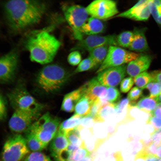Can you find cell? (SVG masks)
I'll return each instance as SVG.
<instances>
[{
    "mask_svg": "<svg viewBox=\"0 0 161 161\" xmlns=\"http://www.w3.org/2000/svg\"><path fill=\"white\" fill-rule=\"evenodd\" d=\"M10 27L20 31L39 22L47 10L45 3L38 0H13L4 6Z\"/></svg>",
    "mask_w": 161,
    "mask_h": 161,
    "instance_id": "cell-1",
    "label": "cell"
},
{
    "mask_svg": "<svg viewBox=\"0 0 161 161\" xmlns=\"http://www.w3.org/2000/svg\"><path fill=\"white\" fill-rule=\"evenodd\" d=\"M61 45L60 42L46 31L29 36L25 46L30 52L31 61L46 64L53 60Z\"/></svg>",
    "mask_w": 161,
    "mask_h": 161,
    "instance_id": "cell-2",
    "label": "cell"
},
{
    "mask_svg": "<svg viewBox=\"0 0 161 161\" xmlns=\"http://www.w3.org/2000/svg\"><path fill=\"white\" fill-rule=\"evenodd\" d=\"M69 75L56 64L47 65L38 72L36 79L38 86L45 92L52 93L60 89L66 82Z\"/></svg>",
    "mask_w": 161,
    "mask_h": 161,
    "instance_id": "cell-3",
    "label": "cell"
},
{
    "mask_svg": "<svg viewBox=\"0 0 161 161\" xmlns=\"http://www.w3.org/2000/svg\"><path fill=\"white\" fill-rule=\"evenodd\" d=\"M8 97L12 107L20 110L40 114L43 106L38 103L22 85H19L8 94Z\"/></svg>",
    "mask_w": 161,
    "mask_h": 161,
    "instance_id": "cell-4",
    "label": "cell"
},
{
    "mask_svg": "<svg viewBox=\"0 0 161 161\" xmlns=\"http://www.w3.org/2000/svg\"><path fill=\"white\" fill-rule=\"evenodd\" d=\"M29 152L25 137L17 134L8 137L3 145L2 161H19Z\"/></svg>",
    "mask_w": 161,
    "mask_h": 161,
    "instance_id": "cell-5",
    "label": "cell"
},
{
    "mask_svg": "<svg viewBox=\"0 0 161 161\" xmlns=\"http://www.w3.org/2000/svg\"><path fill=\"white\" fill-rule=\"evenodd\" d=\"M66 20L72 31L74 38L78 41L83 38L82 26L88 18L86 8L75 4L66 7L64 10Z\"/></svg>",
    "mask_w": 161,
    "mask_h": 161,
    "instance_id": "cell-6",
    "label": "cell"
},
{
    "mask_svg": "<svg viewBox=\"0 0 161 161\" xmlns=\"http://www.w3.org/2000/svg\"><path fill=\"white\" fill-rule=\"evenodd\" d=\"M140 55L118 46H110L107 56L97 71V73H98L110 67L129 63L136 59Z\"/></svg>",
    "mask_w": 161,
    "mask_h": 161,
    "instance_id": "cell-7",
    "label": "cell"
},
{
    "mask_svg": "<svg viewBox=\"0 0 161 161\" xmlns=\"http://www.w3.org/2000/svg\"><path fill=\"white\" fill-rule=\"evenodd\" d=\"M86 9L91 17L100 20L114 17L119 13L116 2L111 0H95Z\"/></svg>",
    "mask_w": 161,
    "mask_h": 161,
    "instance_id": "cell-8",
    "label": "cell"
},
{
    "mask_svg": "<svg viewBox=\"0 0 161 161\" xmlns=\"http://www.w3.org/2000/svg\"><path fill=\"white\" fill-rule=\"evenodd\" d=\"M104 46H118L117 37L114 35H89L78 41L72 50L73 51L81 50L89 52L94 48Z\"/></svg>",
    "mask_w": 161,
    "mask_h": 161,
    "instance_id": "cell-9",
    "label": "cell"
},
{
    "mask_svg": "<svg viewBox=\"0 0 161 161\" xmlns=\"http://www.w3.org/2000/svg\"><path fill=\"white\" fill-rule=\"evenodd\" d=\"M39 116L40 114L15 110L9 120V126L15 132H25Z\"/></svg>",
    "mask_w": 161,
    "mask_h": 161,
    "instance_id": "cell-10",
    "label": "cell"
},
{
    "mask_svg": "<svg viewBox=\"0 0 161 161\" xmlns=\"http://www.w3.org/2000/svg\"><path fill=\"white\" fill-rule=\"evenodd\" d=\"M18 62V57L14 51L3 55L0 59V80L2 83L11 81L14 78Z\"/></svg>",
    "mask_w": 161,
    "mask_h": 161,
    "instance_id": "cell-11",
    "label": "cell"
},
{
    "mask_svg": "<svg viewBox=\"0 0 161 161\" xmlns=\"http://www.w3.org/2000/svg\"><path fill=\"white\" fill-rule=\"evenodd\" d=\"M126 66L125 64L108 68L98 73V81L107 87L118 85L125 76Z\"/></svg>",
    "mask_w": 161,
    "mask_h": 161,
    "instance_id": "cell-12",
    "label": "cell"
},
{
    "mask_svg": "<svg viewBox=\"0 0 161 161\" xmlns=\"http://www.w3.org/2000/svg\"><path fill=\"white\" fill-rule=\"evenodd\" d=\"M150 1L151 0H140L129 9L118 14L115 17L137 21H146L149 17V12L146 6Z\"/></svg>",
    "mask_w": 161,
    "mask_h": 161,
    "instance_id": "cell-13",
    "label": "cell"
},
{
    "mask_svg": "<svg viewBox=\"0 0 161 161\" xmlns=\"http://www.w3.org/2000/svg\"><path fill=\"white\" fill-rule=\"evenodd\" d=\"M83 86V94L93 103L99 100L102 103L107 102L105 100L107 87L103 85L96 77L91 79Z\"/></svg>",
    "mask_w": 161,
    "mask_h": 161,
    "instance_id": "cell-14",
    "label": "cell"
},
{
    "mask_svg": "<svg viewBox=\"0 0 161 161\" xmlns=\"http://www.w3.org/2000/svg\"><path fill=\"white\" fill-rule=\"evenodd\" d=\"M60 120L47 112L39 117L32 126L43 131L55 134L61 124Z\"/></svg>",
    "mask_w": 161,
    "mask_h": 161,
    "instance_id": "cell-15",
    "label": "cell"
},
{
    "mask_svg": "<svg viewBox=\"0 0 161 161\" xmlns=\"http://www.w3.org/2000/svg\"><path fill=\"white\" fill-rule=\"evenodd\" d=\"M152 60L150 55L140 54L135 59L129 63L126 66V72L131 77H134L145 72L149 67Z\"/></svg>",
    "mask_w": 161,
    "mask_h": 161,
    "instance_id": "cell-16",
    "label": "cell"
},
{
    "mask_svg": "<svg viewBox=\"0 0 161 161\" xmlns=\"http://www.w3.org/2000/svg\"><path fill=\"white\" fill-rule=\"evenodd\" d=\"M145 28H134L133 32V38L129 48L131 51L143 52L148 50V46L145 36Z\"/></svg>",
    "mask_w": 161,
    "mask_h": 161,
    "instance_id": "cell-17",
    "label": "cell"
},
{
    "mask_svg": "<svg viewBox=\"0 0 161 161\" xmlns=\"http://www.w3.org/2000/svg\"><path fill=\"white\" fill-rule=\"evenodd\" d=\"M83 95V86L78 89L66 94L62 102L61 109L67 112H72L75 106Z\"/></svg>",
    "mask_w": 161,
    "mask_h": 161,
    "instance_id": "cell-18",
    "label": "cell"
},
{
    "mask_svg": "<svg viewBox=\"0 0 161 161\" xmlns=\"http://www.w3.org/2000/svg\"><path fill=\"white\" fill-rule=\"evenodd\" d=\"M69 144L65 134L58 130L50 145V151L52 156L55 158L60 153L66 149Z\"/></svg>",
    "mask_w": 161,
    "mask_h": 161,
    "instance_id": "cell-19",
    "label": "cell"
},
{
    "mask_svg": "<svg viewBox=\"0 0 161 161\" xmlns=\"http://www.w3.org/2000/svg\"><path fill=\"white\" fill-rule=\"evenodd\" d=\"M104 25L101 20L91 17L89 18L81 28L82 33L89 35H96L102 32Z\"/></svg>",
    "mask_w": 161,
    "mask_h": 161,
    "instance_id": "cell-20",
    "label": "cell"
},
{
    "mask_svg": "<svg viewBox=\"0 0 161 161\" xmlns=\"http://www.w3.org/2000/svg\"><path fill=\"white\" fill-rule=\"evenodd\" d=\"M116 103L106 102L101 104L95 117V123L103 122L115 114Z\"/></svg>",
    "mask_w": 161,
    "mask_h": 161,
    "instance_id": "cell-21",
    "label": "cell"
},
{
    "mask_svg": "<svg viewBox=\"0 0 161 161\" xmlns=\"http://www.w3.org/2000/svg\"><path fill=\"white\" fill-rule=\"evenodd\" d=\"M93 103L86 96L83 94L75 106V114L82 117L89 115Z\"/></svg>",
    "mask_w": 161,
    "mask_h": 161,
    "instance_id": "cell-22",
    "label": "cell"
},
{
    "mask_svg": "<svg viewBox=\"0 0 161 161\" xmlns=\"http://www.w3.org/2000/svg\"><path fill=\"white\" fill-rule=\"evenodd\" d=\"M82 118L75 114L61 123L58 130L66 134L68 132L77 129Z\"/></svg>",
    "mask_w": 161,
    "mask_h": 161,
    "instance_id": "cell-23",
    "label": "cell"
},
{
    "mask_svg": "<svg viewBox=\"0 0 161 161\" xmlns=\"http://www.w3.org/2000/svg\"><path fill=\"white\" fill-rule=\"evenodd\" d=\"M25 137L27 147L33 152H40L47 147L32 133L26 131Z\"/></svg>",
    "mask_w": 161,
    "mask_h": 161,
    "instance_id": "cell-24",
    "label": "cell"
},
{
    "mask_svg": "<svg viewBox=\"0 0 161 161\" xmlns=\"http://www.w3.org/2000/svg\"><path fill=\"white\" fill-rule=\"evenodd\" d=\"M109 46H104L94 48L89 51L90 57L97 66L100 65L105 60L108 53Z\"/></svg>",
    "mask_w": 161,
    "mask_h": 161,
    "instance_id": "cell-25",
    "label": "cell"
},
{
    "mask_svg": "<svg viewBox=\"0 0 161 161\" xmlns=\"http://www.w3.org/2000/svg\"><path fill=\"white\" fill-rule=\"evenodd\" d=\"M157 104L155 99L151 98L149 96L145 97L140 99L135 106L139 109L150 115Z\"/></svg>",
    "mask_w": 161,
    "mask_h": 161,
    "instance_id": "cell-26",
    "label": "cell"
},
{
    "mask_svg": "<svg viewBox=\"0 0 161 161\" xmlns=\"http://www.w3.org/2000/svg\"><path fill=\"white\" fill-rule=\"evenodd\" d=\"M133 38V32L129 31L123 32L117 36L118 45L123 48H129Z\"/></svg>",
    "mask_w": 161,
    "mask_h": 161,
    "instance_id": "cell-27",
    "label": "cell"
},
{
    "mask_svg": "<svg viewBox=\"0 0 161 161\" xmlns=\"http://www.w3.org/2000/svg\"><path fill=\"white\" fill-rule=\"evenodd\" d=\"M133 80L137 86L142 89H144L147 85L152 81L150 73L146 71L134 77Z\"/></svg>",
    "mask_w": 161,
    "mask_h": 161,
    "instance_id": "cell-28",
    "label": "cell"
},
{
    "mask_svg": "<svg viewBox=\"0 0 161 161\" xmlns=\"http://www.w3.org/2000/svg\"><path fill=\"white\" fill-rule=\"evenodd\" d=\"M79 131L76 129L66 134L69 144L78 147H86L85 143L80 137Z\"/></svg>",
    "mask_w": 161,
    "mask_h": 161,
    "instance_id": "cell-29",
    "label": "cell"
},
{
    "mask_svg": "<svg viewBox=\"0 0 161 161\" xmlns=\"http://www.w3.org/2000/svg\"><path fill=\"white\" fill-rule=\"evenodd\" d=\"M96 66L93 61L88 57L81 61L74 72L78 73L87 71Z\"/></svg>",
    "mask_w": 161,
    "mask_h": 161,
    "instance_id": "cell-30",
    "label": "cell"
},
{
    "mask_svg": "<svg viewBox=\"0 0 161 161\" xmlns=\"http://www.w3.org/2000/svg\"><path fill=\"white\" fill-rule=\"evenodd\" d=\"M149 92V97L155 99L161 92V84L155 81H151L148 84L145 88Z\"/></svg>",
    "mask_w": 161,
    "mask_h": 161,
    "instance_id": "cell-31",
    "label": "cell"
},
{
    "mask_svg": "<svg viewBox=\"0 0 161 161\" xmlns=\"http://www.w3.org/2000/svg\"><path fill=\"white\" fill-rule=\"evenodd\" d=\"M120 95L117 89L115 87L107 88L105 100L107 102L114 103L120 97Z\"/></svg>",
    "mask_w": 161,
    "mask_h": 161,
    "instance_id": "cell-32",
    "label": "cell"
},
{
    "mask_svg": "<svg viewBox=\"0 0 161 161\" xmlns=\"http://www.w3.org/2000/svg\"><path fill=\"white\" fill-rule=\"evenodd\" d=\"M95 123L94 119L89 115L82 118L77 129L80 131L82 129L86 128L92 131V127Z\"/></svg>",
    "mask_w": 161,
    "mask_h": 161,
    "instance_id": "cell-33",
    "label": "cell"
},
{
    "mask_svg": "<svg viewBox=\"0 0 161 161\" xmlns=\"http://www.w3.org/2000/svg\"><path fill=\"white\" fill-rule=\"evenodd\" d=\"M25 161H52L49 157L40 152H33L26 158Z\"/></svg>",
    "mask_w": 161,
    "mask_h": 161,
    "instance_id": "cell-34",
    "label": "cell"
},
{
    "mask_svg": "<svg viewBox=\"0 0 161 161\" xmlns=\"http://www.w3.org/2000/svg\"><path fill=\"white\" fill-rule=\"evenodd\" d=\"M81 54L78 50H73L69 53L67 57L69 63L73 66L78 65L81 61Z\"/></svg>",
    "mask_w": 161,
    "mask_h": 161,
    "instance_id": "cell-35",
    "label": "cell"
},
{
    "mask_svg": "<svg viewBox=\"0 0 161 161\" xmlns=\"http://www.w3.org/2000/svg\"><path fill=\"white\" fill-rule=\"evenodd\" d=\"M134 83L133 79L131 77L124 78L120 83V89L121 92L126 93L129 92Z\"/></svg>",
    "mask_w": 161,
    "mask_h": 161,
    "instance_id": "cell-36",
    "label": "cell"
},
{
    "mask_svg": "<svg viewBox=\"0 0 161 161\" xmlns=\"http://www.w3.org/2000/svg\"><path fill=\"white\" fill-rule=\"evenodd\" d=\"M90 152L86 147H80L72 154L74 161H78L84 157L90 155Z\"/></svg>",
    "mask_w": 161,
    "mask_h": 161,
    "instance_id": "cell-37",
    "label": "cell"
},
{
    "mask_svg": "<svg viewBox=\"0 0 161 161\" xmlns=\"http://www.w3.org/2000/svg\"><path fill=\"white\" fill-rule=\"evenodd\" d=\"M146 123L152 125L154 128V131H157L161 130V119L152 115H149Z\"/></svg>",
    "mask_w": 161,
    "mask_h": 161,
    "instance_id": "cell-38",
    "label": "cell"
},
{
    "mask_svg": "<svg viewBox=\"0 0 161 161\" xmlns=\"http://www.w3.org/2000/svg\"><path fill=\"white\" fill-rule=\"evenodd\" d=\"M142 94V89L137 86H135L129 92L127 98L130 101H134L137 100L141 96Z\"/></svg>",
    "mask_w": 161,
    "mask_h": 161,
    "instance_id": "cell-39",
    "label": "cell"
},
{
    "mask_svg": "<svg viewBox=\"0 0 161 161\" xmlns=\"http://www.w3.org/2000/svg\"><path fill=\"white\" fill-rule=\"evenodd\" d=\"M130 101L127 98H125L116 103L115 114H119L122 113Z\"/></svg>",
    "mask_w": 161,
    "mask_h": 161,
    "instance_id": "cell-40",
    "label": "cell"
},
{
    "mask_svg": "<svg viewBox=\"0 0 161 161\" xmlns=\"http://www.w3.org/2000/svg\"><path fill=\"white\" fill-rule=\"evenodd\" d=\"M6 103L4 97L1 95L0 97V118L4 120L6 117L7 108Z\"/></svg>",
    "mask_w": 161,
    "mask_h": 161,
    "instance_id": "cell-41",
    "label": "cell"
},
{
    "mask_svg": "<svg viewBox=\"0 0 161 161\" xmlns=\"http://www.w3.org/2000/svg\"><path fill=\"white\" fill-rule=\"evenodd\" d=\"M150 154L143 148L139 151L136 154L133 161H146V158Z\"/></svg>",
    "mask_w": 161,
    "mask_h": 161,
    "instance_id": "cell-42",
    "label": "cell"
},
{
    "mask_svg": "<svg viewBox=\"0 0 161 161\" xmlns=\"http://www.w3.org/2000/svg\"><path fill=\"white\" fill-rule=\"evenodd\" d=\"M148 6L151 14L156 21L161 14L159 13L155 5L153 2V0H151Z\"/></svg>",
    "mask_w": 161,
    "mask_h": 161,
    "instance_id": "cell-43",
    "label": "cell"
},
{
    "mask_svg": "<svg viewBox=\"0 0 161 161\" xmlns=\"http://www.w3.org/2000/svg\"><path fill=\"white\" fill-rule=\"evenodd\" d=\"M150 139L153 142L161 141V130L159 131H154L150 134Z\"/></svg>",
    "mask_w": 161,
    "mask_h": 161,
    "instance_id": "cell-44",
    "label": "cell"
},
{
    "mask_svg": "<svg viewBox=\"0 0 161 161\" xmlns=\"http://www.w3.org/2000/svg\"><path fill=\"white\" fill-rule=\"evenodd\" d=\"M152 81L157 82L161 84V71L153 72L150 73Z\"/></svg>",
    "mask_w": 161,
    "mask_h": 161,
    "instance_id": "cell-45",
    "label": "cell"
},
{
    "mask_svg": "<svg viewBox=\"0 0 161 161\" xmlns=\"http://www.w3.org/2000/svg\"><path fill=\"white\" fill-rule=\"evenodd\" d=\"M150 114L161 119V103H158L155 108Z\"/></svg>",
    "mask_w": 161,
    "mask_h": 161,
    "instance_id": "cell-46",
    "label": "cell"
},
{
    "mask_svg": "<svg viewBox=\"0 0 161 161\" xmlns=\"http://www.w3.org/2000/svg\"><path fill=\"white\" fill-rule=\"evenodd\" d=\"M79 148V147H78L69 144L67 149L71 153H72L77 150Z\"/></svg>",
    "mask_w": 161,
    "mask_h": 161,
    "instance_id": "cell-47",
    "label": "cell"
},
{
    "mask_svg": "<svg viewBox=\"0 0 161 161\" xmlns=\"http://www.w3.org/2000/svg\"><path fill=\"white\" fill-rule=\"evenodd\" d=\"M154 3L155 5L160 14H161V0H153Z\"/></svg>",
    "mask_w": 161,
    "mask_h": 161,
    "instance_id": "cell-48",
    "label": "cell"
},
{
    "mask_svg": "<svg viewBox=\"0 0 161 161\" xmlns=\"http://www.w3.org/2000/svg\"><path fill=\"white\" fill-rule=\"evenodd\" d=\"M158 158L154 155L149 154L147 157L146 161H156Z\"/></svg>",
    "mask_w": 161,
    "mask_h": 161,
    "instance_id": "cell-49",
    "label": "cell"
},
{
    "mask_svg": "<svg viewBox=\"0 0 161 161\" xmlns=\"http://www.w3.org/2000/svg\"><path fill=\"white\" fill-rule=\"evenodd\" d=\"M155 156L161 158V142L157 148Z\"/></svg>",
    "mask_w": 161,
    "mask_h": 161,
    "instance_id": "cell-50",
    "label": "cell"
},
{
    "mask_svg": "<svg viewBox=\"0 0 161 161\" xmlns=\"http://www.w3.org/2000/svg\"><path fill=\"white\" fill-rule=\"evenodd\" d=\"M78 161H93V158L90 155L85 157Z\"/></svg>",
    "mask_w": 161,
    "mask_h": 161,
    "instance_id": "cell-51",
    "label": "cell"
},
{
    "mask_svg": "<svg viewBox=\"0 0 161 161\" xmlns=\"http://www.w3.org/2000/svg\"><path fill=\"white\" fill-rule=\"evenodd\" d=\"M158 103H161V92L156 99Z\"/></svg>",
    "mask_w": 161,
    "mask_h": 161,
    "instance_id": "cell-52",
    "label": "cell"
},
{
    "mask_svg": "<svg viewBox=\"0 0 161 161\" xmlns=\"http://www.w3.org/2000/svg\"><path fill=\"white\" fill-rule=\"evenodd\" d=\"M156 22L157 24L161 25V14Z\"/></svg>",
    "mask_w": 161,
    "mask_h": 161,
    "instance_id": "cell-53",
    "label": "cell"
},
{
    "mask_svg": "<svg viewBox=\"0 0 161 161\" xmlns=\"http://www.w3.org/2000/svg\"><path fill=\"white\" fill-rule=\"evenodd\" d=\"M156 161H161V158L158 157Z\"/></svg>",
    "mask_w": 161,
    "mask_h": 161,
    "instance_id": "cell-54",
    "label": "cell"
},
{
    "mask_svg": "<svg viewBox=\"0 0 161 161\" xmlns=\"http://www.w3.org/2000/svg\"><path fill=\"white\" fill-rule=\"evenodd\" d=\"M122 161H123V160H122Z\"/></svg>",
    "mask_w": 161,
    "mask_h": 161,
    "instance_id": "cell-55",
    "label": "cell"
}]
</instances>
